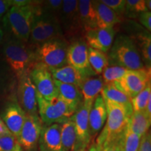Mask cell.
<instances>
[{"instance_id": "5bb4252c", "label": "cell", "mask_w": 151, "mask_h": 151, "mask_svg": "<svg viewBox=\"0 0 151 151\" xmlns=\"http://www.w3.org/2000/svg\"><path fill=\"white\" fill-rule=\"evenodd\" d=\"M18 81L19 105L26 114H38L37 92L35 85L30 78L29 72L26 73Z\"/></svg>"}, {"instance_id": "52a82bcc", "label": "cell", "mask_w": 151, "mask_h": 151, "mask_svg": "<svg viewBox=\"0 0 151 151\" xmlns=\"http://www.w3.org/2000/svg\"><path fill=\"white\" fill-rule=\"evenodd\" d=\"M38 114L43 125L62 124L75 112L59 96L47 100L37 94Z\"/></svg>"}, {"instance_id": "7c38bea8", "label": "cell", "mask_w": 151, "mask_h": 151, "mask_svg": "<svg viewBox=\"0 0 151 151\" xmlns=\"http://www.w3.org/2000/svg\"><path fill=\"white\" fill-rule=\"evenodd\" d=\"M150 81V70L146 67L139 70H129L117 83L122 91L132 99L146 88Z\"/></svg>"}, {"instance_id": "277c9868", "label": "cell", "mask_w": 151, "mask_h": 151, "mask_svg": "<svg viewBox=\"0 0 151 151\" xmlns=\"http://www.w3.org/2000/svg\"><path fill=\"white\" fill-rule=\"evenodd\" d=\"M108 55L109 64L139 70L145 68L134 41L129 36L120 35L115 38Z\"/></svg>"}, {"instance_id": "4dcf8cb0", "label": "cell", "mask_w": 151, "mask_h": 151, "mask_svg": "<svg viewBox=\"0 0 151 151\" xmlns=\"http://www.w3.org/2000/svg\"><path fill=\"white\" fill-rule=\"evenodd\" d=\"M151 99V82L146 88L131 99L133 111H145L148 101Z\"/></svg>"}, {"instance_id": "7bdbcfd3", "label": "cell", "mask_w": 151, "mask_h": 151, "mask_svg": "<svg viewBox=\"0 0 151 151\" xmlns=\"http://www.w3.org/2000/svg\"><path fill=\"white\" fill-rule=\"evenodd\" d=\"M145 4H146V7L147 10L148 11H151V1L150 0H145Z\"/></svg>"}, {"instance_id": "e0dca14e", "label": "cell", "mask_w": 151, "mask_h": 151, "mask_svg": "<svg viewBox=\"0 0 151 151\" xmlns=\"http://www.w3.org/2000/svg\"><path fill=\"white\" fill-rule=\"evenodd\" d=\"M106 118L107 111L105 101L102 96L99 94L94 100L88 116L90 132L92 138L96 137L102 129Z\"/></svg>"}, {"instance_id": "9a60e30c", "label": "cell", "mask_w": 151, "mask_h": 151, "mask_svg": "<svg viewBox=\"0 0 151 151\" xmlns=\"http://www.w3.org/2000/svg\"><path fill=\"white\" fill-rule=\"evenodd\" d=\"M116 30L113 28H99L88 30L83 35L88 47L108 53L114 41Z\"/></svg>"}, {"instance_id": "2e32d148", "label": "cell", "mask_w": 151, "mask_h": 151, "mask_svg": "<svg viewBox=\"0 0 151 151\" xmlns=\"http://www.w3.org/2000/svg\"><path fill=\"white\" fill-rule=\"evenodd\" d=\"M38 144L40 151H62L61 124L43 125Z\"/></svg>"}, {"instance_id": "8d00e7d4", "label": "cell", "mask_w": 151, "mask_h": 151, "mask_svg": "<svg viewBox=\"0 0 151 151\" xmlns=\"http://www.w3.org/2000/svg\"><path fill=\"white\" fill-rule=\"evenodd\" d=\"M138 20L139 22L147 31H151V12L150 11H145L141 13L138 16Z\"/></svg>"}, {"instance_id": "ffe728a7", "label": "cell", "mask_w": 151, "mask_h": 151, "mask_svg": "<svg viewBox=\"0 0 151 151\" xmlns=\"http://www.w3.org/2000/svg\"><path fill=\"white\" fill-rule=\"evenodd\" d=\"M58 96L76 112L83 103V96L80 88L73 85L65 84L54 80Z\"/></svg>"}, {"instance_id": "8992f818", "label": "cell", "mask_w": 151, "mask_h": 151, "mask_svg": "<svg viewBox=\"0 0 151 151\" xmlns=\"http://www.w3.org/2000/svg\"><path fill=\"white\" fill-rule=\"evenodd\" d=\"M69 43L63 37H56L35 48L36 62L48 69H56L67 65V53Z\"/></svg>"}, {"instance_id": "d6986e66", "label": "cell", "mask_w": 151, "mask_h": 151, "mask_svg": "<svg viewBox=\"0 0 151 151\" xmlns=\"http://www.w3.org/2000/svg\"><path fill=\"white\" fill-rule=\"evenodd\" d=\"M104 83L101 76H94L85 79L79 87L83 96V104L87 108L91 109L97 96L101 93Z\"/></svg>"}, {"instance_id": "44dd1931", "label": "cell", "mask_w": 151, "mask_h": 151, "mask_svg": "<svg viewBox=\"0 0 151 151\" xmlns=\"http://www.w3.org/2000/svg\"><path fill=\"white\" fill-rule=\"evenodd\" d=\"M96 16V24L99 28H113L121 22L122 18L101 1H92Z\"/></svg>"}, {"instance_id": "836d02e7", "label": "cell", "mask_w": 151, "mask_h": 151, "mask_svg": "<svg viewBox=\"0 0 151 151\" xmlns=\"http://www.w3.org/2000/svg\"><path fill=\"white\" fill-rule=\"evenodd\" d=\"M100 1L121 18L124 15L126 0H100Z\"/></svg>"}, {"instance_id": "30bf717a", "label": "cell", "mask_w": 151, "mask_h": 151, "mask_svg": "<svg viewBox=\"0 0 151 151\" xmlns=\"http://www.w3.org/2000/svg\"><path fill=\"white\" fill-rule=\"evenodd\" d=\"M29 76L38 94L47 100L58 97V90L48 67L39 62H36L30 69Z\"/></svg>"}, {"instance_id": "5b68a950", "label": "cell", "mask_w": 151, "mask_h": 151, "mask_svg": "<svg viewBox=\"0 0 151 151\" xmlns=\"http://www.w3.org/2000/svg\"><path fill=\"white\" fill-rule=\"evenodd\" d=\"M63 37L59 18L41 11L36 14L32 24L29 41L35 48L46 41Z\"/></svg>"}, {"instance_id": "60d3db41", "label": "cell", "mask_w": 151, "mask_h": 151, "mask_svg": "<svg viewBox=\"0 0 151 151\" xmlns=\"http://www.w3.org/2000/svg\"><path fill=\"white\" fill-rule=\"evenodd\" d=\"M5 78L4 71L3 68L1 67V63H0V93H1V92H3L4 89V85L6 83Z\"/></svg>"}, {"instance_id": "ab89813d", "label": "cell", "mask_w": 151, "mask_h": 151, "mask_svg": "<svg viewBox=\"0 0 151 151\" xmlns=\"http://www.w3.org/2000/svg\"><path fill=\"white\" fill-rule=\"evenodd\" d=\"M32 1H27V0H11L12 6L18 7L26 6L31 4Z\"/></svg>"}, {"instance_id": "ba28073f", "label": "cell", "mask_w": 151, "mask_h": 151, "mask_svg": "<svg viewBox=\"0 0 151 151\" xmlns=\"http://www.w3.org/2000/svg\"><path fill=\"white\" fill-rule=\"evenodd\" d=\"M60 23L63 37L70 43L83 35L84 31L80 23L77 0H63Z\"/></svg>"}, {"instance_id": "4316f807", "label": "cell", "mask_w": 151, "mask_h": 151, "mask_svg": "<svg viewBox=\"0 0 151 151\" xmlns=\"http://www.w3.org/2000/svg\"><path fill=\"white\" fill-rule=\"evenodd\" d=\"M76 134L73 116L61 124L62 151H72L74 147Z\"/></svg>"}, {"instance_id": "4fadbf2b", "label": "cell", "mask_w": 151, "mask_h": 151, "mask_svg": "<svg viewBox=\"0 0 151 151\" xmlns=\"http://www.w3.org/2000/svg\"><path fill=\"white\" fill-rule=\"evenodd\" d=\"M90 111V109L85 106L82 103L73 115L76 140L72 151H86L91 142L92 137L88 120Z\"/></svg>"}, {"instance_id": "cb8c5ba5", "label": "cell", "mask_w": 151, "mask_h": 151, "mask_svg": "<svg viewBox=\"0 0 151 151\" xmlns=\"http://www.w3.org/2000/svg\"><path fill=\"white\" fill-rule=\"evenodd\" d=\"M134 41L141 60L146 69L151 67V36L150 32L143 29L135 35L129 36Z\"/></svg>"}, {"instance_id": "7a4b0ae2", "label": "cell", "mask_w": 151, "mask_h": 151, "mask_svg": "<svg viewBox=\"0 0 151 151\" xmlns=\"http://www.w3.org/2000/svg\"><path fill=\"white\" fill-rule=\"evenodd\" d=\"M41 1H32L31 4L26 6H12L9 9L4 16L3 21L15 39L24 43L29 41L34 17L41 10Z\"/></svg>"}, {"instance_id": "6da1fadb", "label": "cell", "mask_w": 151, "mask_h": 151, "mask_svg": "<svg viewBox=\"0 0 151 151\" xmlns=\"http://www.w3.org/2000/svg\"><path fill=\"white\" fill-rule=\"evenodd\" d=\"M105 104L107 111L106 121L96 142L92 145L96 149L103 148L121 137L133 113V111L109 101H105Z\"/></svg>"}, {"instance_id": "f546056e", "label": "cell", "mask_w": 151, "mask_h": 151, "mask_svg": "<svg viewBox=\"0 0 151 151\" xmlns=\"http://www.w3.org/2000/svg\"><path fill=\"white\" fill-rule=\"evenodd\" d=\"M140 140L141 137L134 133L127 124L121 138L122 151H137Z\"/></svg>"}, {"instance_id": "f1b7e54d", "label": "cell", "mask_w": 151, "mask_h": 151, "mask_svg": "<svg viewBox=\"0 0 151 151\" xmlns=\"http://www.w3.org/2000/svg\"><path fill=\"white\" fill-rule=\"evenodd\" d=\"M129 71L125 68L116 65L109 64L108 67L104 70L101 73V78L104 85L118 82Z\"/></svg>"}, {"instance_id": "3957f363", "label": "cell", "mask_w": 151, "mask_h": 151, "mask_svg": "<svg viewBox=\"0 0 151 151\" xmlns=\"http://www.w3.org/2000/svg\"><path fill=\"white\" fill-rule=\"evenodd\" d=\"M3 52L6 61L18 80L29 72L36 63L35 50L26 43L15 38L6 41Z\"/></svg>"}, {"instance_id": "d4e9b609", "label": "cell", "mask_w": 151, "mask_h": 151, "mask_svg": "<svg viewBox=\"0 0 151 151\" xmlns=\"http://www.w3.org/2000/svg\"><path fill=\"white\" fill-rule=\"evenodd\" d=\"M78 10L80 23L85 32L97 27L96 16L90 0H79L78 1Z\"/></svg>"}, {"instance_id": "484cf974", "label": "cell", "mask_w": 151, "mask_h": 151, "mask_svg": "<svg viewBox=\"0 0 151 151\" xmlns=\"http://www.w3.org/2000/svg\"><path fill=\"white\" fill-rule=\"evenodd\" d=\"M151 124V117L145 111H133L130 117L128 127L141 138L148 132Z\"/></svg>"}, {"instance_id": "f6af8a7d", "label": "cell", "mask_w": 151, "mask_h": 151, "mask_svg": "<svg viewBox=\"0 0 151 151\" xmlns=\"http://www.w3.org/2000/svg\"><path fill=\"white\" fill-rule=\"evenodd\" d=\"M3 38H4V32H3V30L1 29V27H0V43L2 42Z\"/></svg>"}, {"instance_id": "83f0119b", "label": "cell", "mask_w": 151, "mask_h": 151, "mask_svg": "<svg viewBox=\"0 0 151 151\" xmlns=\"http://www.w3.org/2000/svg\"><path fill=\"white\" fill-rule=\"evenodd\" d=\"M88 61L90 67L97 76L101 74L109 65L108 55L88 47Z\"/></svg>"}, {"instance_id": "e575fe53", "label": "cell", "mask_w": 151, "mask_h": 151, "mask_svg": "<svg viewBox=\"0 0 151 151\" xmlns=\"http://www.w3.org/2000/svg\"><path fill=\"white\" fill-rule=\"evenodd\" d=\"M17 139L12 134L0 137V151H13L17 144Z\"/></svg>"}, {"instance_id": "ac0fdd59", "label": "cell", "mask_w": 151, "mask_h": 151, "mask_svg": "<svg viewBox=\"0 0 151 151\" xmlns=\"http://www.w3.org/2000/svg\"><path fill=\"white\" fill-rule=\"evenodd\" d=\"M26 113L16 102L8 105L3 113L2 120L9 132L17 138L23 126Z\"/></svg>"}, {"instance_id": "d590c367", "label": "cell", "mask_w": 151, "mask_h": 151, "mask_svg": "<svg viewBox=\"0 0 151 151\" xmlns=\"http://www.w3.org/2000/svg\"><path fill=\"white\" fill-rule=\"evenodd\" d=\"M121 138L122 137L100 149H96L91 146L90 147L89 151H122Z\"/></svg>"}, {"instance_id": "f35d334b", "label": "cell", "mask_w": 151, "mask_h": 151, "mask_svg": "<svg viewBox=\"0 0 151 151\" xmlns=\"http://www.w3.org/2000/svg\"><path fill=\"white\" fill-rule=\"evenodd\" d=\"M11 6V0H0V19L4 18Z\"/></svg>"}, {"instance_id": "1f68e13d", "label": "cell", "mask_w": 151, "mask_h": 151, "mask_svg": "<svg viewBox=\"0 0 151 151\" xmlns=\"http://www.w3.org/2000/svg\"><path fill=\"white\" fill-rule=\"evenodd\" d=\"M147 10L145 0H126L124 15L129 18H137L141 13Z\"/></svg>"}, {"instance_id": "74e56055", "label": "cell", "mask_w": 151, "mask_h": 151, "mask_svg": "<svg viewBox=\"0 0 151 151\" xmlns=\"http://www.w3.org/2000/svg\"><path fill=\"white\" fill-rule=\"evenodd\" d=\"M137 151H151L150 132H148L141 138Z\"/></svg>"}, {"instance_id": "d6a6232c", "label": "cell", "mask_w": 151, "mask_h": 151, "mask_svg": "<svg viewBox=\"0 0 151 151\" xmlns=\"http://www.w3.org/2000/svg\"><path fill=\"white\" fill-rule=\"evenodd\" d=\"M62 6V0H46L41 1V11L50 13L60 18Z\"/></svg>"}, {"instance_id": "b9f144b4", "label": "cell", "mask_w": 151, "mask_h": 151, "mask_svg": "<svg viewBox=\"0 0 151 151\" xmlns=\"http://www.w3.org/2000/svg\"><path fill=\"white\" fill-rule=\"evenodd\" d=\"M10 134L11 133L9 132L8 128L6 127V124H4V122L2 119L0 118V137L4 135Z\"/></svg>"}, {"instance_id": "8fae6325", "label": "cell", "mask_w": 151, "mask_h": 151, "mask_svg": "<svg viewBox=\"0 0 151 151\" xmlns=\"http://www.w3.org/2000/svg\"><path fill=\"white\" fill-rule=\"evenodd\" d=\"M43 127V122L39 115L26 114L21 131L16 138L17 142L26 151H35Z\"/></svg>"}, {"instance_id": "9c48e42d", "label": "cell", "mask_w": 151, "mask_h": 151, "mask_svg": "<svg viewBox=\"0 0 151 151\" xmlns=\"http://www.w3.org/2000/svg\"><path fill=\"white\" fill-rule=\"evenodd\" d=\"M67 65L72 66L85 76H97L90 67L88 61V46L83 37L69 43L67 53Z\"/></svg>"}, {"instance_id": "7402d4cb", "label": "cell", "mask_w": 151, "mask_h": 151, "mask_svg": "<svg viewBox=\"0 0 151 151\" xmlns=\"http://www.w3.org/2000/svg\"><path fill=\"white\" fill-rule=\"evenodd\" d=\"M49 70L54 80L62 83L73 85L78 86V88L83 83L85 79L88 78L72 66L69 65L56 69H49Z\"/></svg>"}, {"instance_id": "ee69618b", "label": "cell", "mask_w": 151, "mask_h": 151, "mask_svg": "<svg viewBox=\"0 0 151 151\" xmlns=\"http://www.w3.org/2000/svg\"><path fill=\"white\" fill-rule=\"evenodd\" d=\"M13 151H23V149H22L21 148V146H20V145L17 143L16 146V147H15V148L14 149V150Z\"/></svg>"}, {"instance_id": "603a6c76", "label": "cell", "mask_w": 151, "mask_h": 151, "mask_svg": "<svg viewBox=\"0 0 151 151\" xmlns=\"http://www.w3.org/2000/svg\"><path fill=\"white\" fill-rule=\"evenodd\" d=\"M100 94L105 101L122 106L130 111H133L131 99L122 91L116 82L104 85Z\"/></svg>"}]
</instances>
